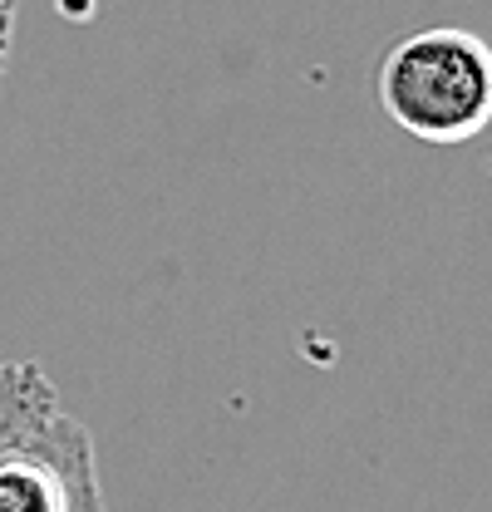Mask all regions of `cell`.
<instances>
[{"label": "cell", "instance_id": "obj_1", "mask_svg": "<svg viewBox=\"0 0 492 512\" xmlns=\"http://www.w3.org/2000/svg\"><path fill=\"white\" fill-rule=\"evenodd\" d=\"M0 512H109L94 434L35 360H0Z\"/></svg>", "mask_w": 492, "mask_h": 512}, {"label": "cell", "instance_id": "obj_2", "mask_svg": "<svg viewBox=\"0 0 492 512\" xmlns=\"http://www.w3.org/2000/svg\"><path fill=\"white\" fill-rule=\"evenodd\" d=\"M379 104L424 143H473L492 124V45L478 30L433 25L389 45L379 60Z\"/></svg>", "mask_w": 492, "mask_h": 512}, {"label": "cell", "instance_id": "obj_3", "mask_svg": "<svg viewBox=\"0 0 492 512\" xmlns=\"http://www.w3.org/2000/svg\"><path fill=\"white\" fill-rule=\"evenodd\" d=\"M10 45H15V0H0V79L10 64Z\"/></svg>", "mask_w": 492, "mask_h": 512}]
</instances>
